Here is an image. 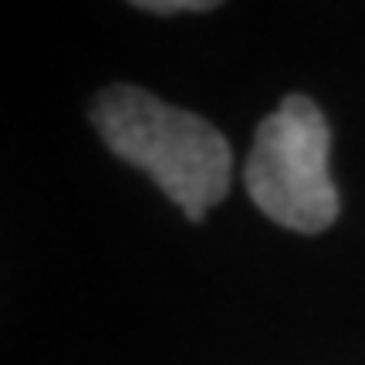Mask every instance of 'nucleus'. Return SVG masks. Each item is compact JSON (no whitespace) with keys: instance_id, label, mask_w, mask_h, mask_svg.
I'll list each match as a JSON object with an SVG mask.
<instances>
[{"instance_id":"1","label":"nucleus","mask_w":365,"mask_h":365,"mask_svg":"<svg viewBox=\"0 0 365 365\" xmlns=\"http://www.w3.org/2000/svg\"><path fill=\"white\" fill-rule=\"evenodd\" d=\"M91 122L105 145L149 173L186 220L203 223L210 207L230 190L234 156L207 118L166 105L135 85H112L95 98Z\"/></svg>"},{"instance_id":"2","label":"nucleus","mask_w":365,"mask_h":365,"mask_svg":"<svg viewBox=\"0 0 365 365\" xmlns=\"http://www.w3.org/2000/svg\"><path fill=\"white\" fill-rule=\"evenodd\" d=\"M331 132L308 95H284L254 132L244 166L250 200L264 217L298 234H322L339 217V190L328 173Z\"/></svg>"},{"instance_id":"3","label":"nucleus","mask_w":365,"mask_h":365,"mask_svg":"<svg viewBox=\"0 0 365 365\" xmlns=\"http://www.w3.org/2000/svg\"><path fill=\"white\" fill-rule=\"evenodd\" d=\"M139 11L149 14H182V11H213V0H139Z\"/></svg>"}]
</instances>
